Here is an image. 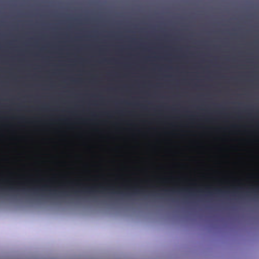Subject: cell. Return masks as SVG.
Masks as SVG:
<instances>
[{"label":"cell","mask_w":259,"mask_h":259,"mask_svg":"<svg viewBox=\"0 0 259 259\" xmlns=\"http://www.w3.org/2000/svg\"><path fill=\"white\" fill-rule=\"evenodd\" d=\"M244 66H247V65H244ZM233 67H236V66H233ZM221 68H224V67H221ZM207 69H211V68H207ZM195 70H198V69H195ZM186 71H188V70H186Z\"/></svg>","instance_id":"obj_1"}]
</instances>
